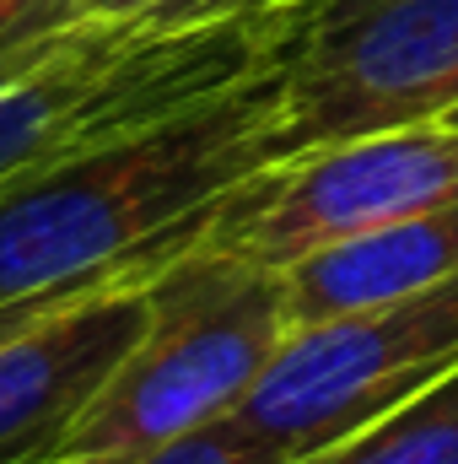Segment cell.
Returning <instances> with one entry per match:
<instances>
[{"mask_svg": "<svg viewBox=\"0 0 458 464\" xmlns=\"http://www.w3.org/2000/svg\"><path fill=\"white\" fill-rule=\"evenodd\" d=\"M458 276V200L405 217L394 227H377L367 237H350L335 248H319L281 270L286 292V324L308 330L324 319H340L356 308L426 292Z\"/></svg>", "mask_w": 458, "mask_h": 464, "instance_id": "ba28073f", "label": "cell"}, {"mask_svg": "<svg viewBox=\"0 0 458 464\" xmlns=\"http://www.w3.org/2000/svg\"><path fill=\"white\" fill-rule=\"evenodd\" d=\"M281 270L200 237L146 286V330L43 464H140L248 400L286 346Z\"/></svg>", "mask_w": 458, "mask_h": 464, "instance_id": "7a4b0ae2", "label": "cell"}, {"mask_svg": "<svg viewBox=\"0 0 458 464\" xmlns=\"http://www.w3.org/2000/svg\"><path fill=\"white\" fill-rule=\"evenodd\" d=\"M297 464H458V372Z\"/></svg>", "mask_w": 458, "mask_h": 464, "instance_id": "9c48e42d", "label": "cell"}, {"mask_svg": "<svg viewBox=\"0 0 458 464\" xmlns=\"http://www.w3.org/2000/svg\"><path fill=\"white\" fill-rule=\"evenodd\" d=\"M291 16H248L189 33L76 16L0 54V184L157 124L281 60Z\"/></svg>", "mask_w": 458, "mask_h": 464, "instance_id": "3957f363", "label": "cell"}, {"mask_svg": "<svg viewBox=\"0 0 458 464\" xmlns=\"http://www.w3.org/2000/svg\"><path fill=\"white\" fill-rule=\"evenodd\" d=\"M270 162H286L281 60L157 124L0 184V303L81 297L162 270Z\"/></svg>", "mask_w": 458, "mask_h": 464, "instance_id": "6da1fadb", "label": "cell"}, {"mask_svg": "<svg viewBox=\"0 0 458 464\" xmlns=\"http://www.w3.org/2000/svg\"><path fill=\"white\" fill-rule=\"evenodd\" d=\"M60 303H71V297H22V303H0V341L22 335L27 324H38V319L54 314Z\"/></svg>", "mask_w": 458, "mask_h": 464, "instance_id": "4fadbf2b", "label": "cell"}, {"mask_svg": "<svg viewBox=\"0 0 458 464\" xmlns=\"http://www.w3.org/2000/svg\"><path fill=\"white\" fill-rule=\"evenodd\" d=\"M443 124H458V109H448V114H443Z\"/></svg>", "mask_w": 458, "mask_h": 464, "instance_id": "5bb4252c", "label": "cell"}, {"mask_svg": "<svg viewBox=\"0 0 458 464\" xmlns=\"http://www.w3.org/2000/svg\"><path fill=\"white\" fill-rule=\"evenodd\" d=\"M458 372V276L291 330L227 421L297 464Z\"/></svg>", "mask_w": 458, "mask_h": 464, "instance_id": "277c9868", "label": "cell"}, {"mask_svg": "<svg viewBox=\"0 0 458 464\" xmlns=\"http://www.w3.org/2000/svg\"><path fill=\"white\" fill-rule=\"evenodd\" d=\"M76 22V0H0V54Z\"/></svg>", "mask_w": 458, "mask_h": 464, "instance_id": "7c38bea8", "label": "cell"}, {"mask_svg": "<svg viewBox=\"0 0 458 464\" xmlns=\"http://www.w3.org/2000/svg\"><path fill=\"white\" fill-rule=\"evenodd\" d=\"M308 0H76V16H109L135 22L151 33H189V27H216V22H248V16H286L302 11Z\"/></svg>", "mask_w": 458, "mask_h": 464, "instance_id": "30bf717a", "label": "cell"}, {"mask_svg": "<svg viewBox=\"0 0 458 464\" xmlns=\"http://www.w3.org/2000/svg\"><path fill=\"white\" fill-rule=\"evenodd\" d=\"M286 157L458 109V0H308L281 44Z\"/></svg>", "mask_w": 458, "mask_h": 464, "instance_id": "5b68a950", "label": "cell"}, {"mask_svg": "<svg viewBox=\"0 0 458 464\" xmlns=\"http://www.w3.org/2000/svg\"><path fill=\"white\" fill-rule=\"evenodd\" d=\"M140 464H275V459L253 438H243L232 421H216V427H205V432H195V438H184V443H173V449H162V454H151Z\"/></svg>", "mask_w": 458, "mask_h": 464, "instance_id": "8fae6325", "label": "cell"}, {"mask_svg": "<svg viewBox=\"0 0 458 464\" xmlns=\"http://www.w3.org/2000/svg\"><path fill=\"white\" fill-rule=\"evenodd\" d=\"M157 276V270H151ZM151 276L81 292L0 341V464H43L146 330Z\"/></svg>", "mask_w": 458, "mask_h": 464, "instance_id": "52a82bcc", "label": "cell"}, {"mask_svg": "<svg viewBox=\"0 0 458 464\" xmlns=\"http://www.w3.org/2000/svg\"><path fill=\"white\" fill-rule=\"evenodd\" d=\"M458 200V124H405L297 151L253 173L211 222V243L286 270L405 217Z\"/></svg>", "mask_w": 458, "mask_h": 464, "instance_id": "8992f818", "label": "cell"}]
</instances>
